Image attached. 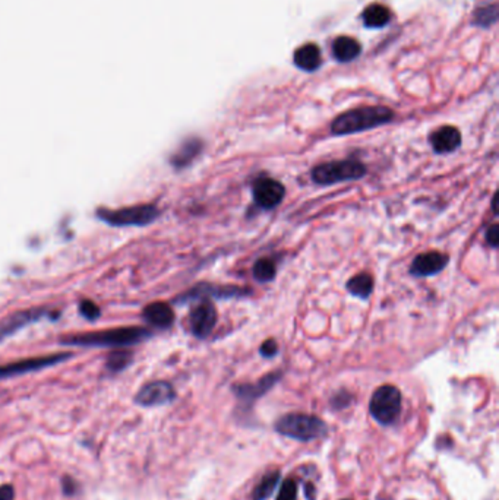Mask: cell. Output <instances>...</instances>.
Listing matches in <instances>:
<instances>
[{
  "label": "cell",
  "mask_w": 499,
  "mask_h": 500,
  "mask_svg": "<svg viewBox=\"0 0 499 500\" xmlns=\"http://www.w3.org/2000/svg\"><path fill=\"white\" fill-rule=\"evenodd\" d=\"M202 148H204V143L201 139L198 138L186 139L182 143V147L172 155L170 164L176 170H182L195 161V158L202 153Z\"/></svg>",
  "instance_id": "obj_16"
},
{
  "label": "cell",
  "mask_w": 499,
  "mask_h": 500,
  "mask_svg": "<svg viewBox=\"0 0 499 500\" xmlns=\"http://www.w3.org/2000/svg\"><path fill=\"white\" fill-rule=\"evenodd\" d=\"M296 499H298V483L293 480V478H288V480L283 483L276 500H296Z\"/></svg>",
  "instance_id": "obj_25"
},
{
  "label": "cell",
  "mask_w": 499,
  "mask_h": 500,
  "mask_svg": "<svg viewBox=\"0 0 499 500\" xmlns=\"http://www.w3.org/2000/svg\"><path fill=\"white\" fill-rule=\"evenodd\" d=\"M97 218L113 227H128V225H148L155 221L160 215L158 208L153 203H141L134 206H124L119 210H107L100 208L97 210Z\"/></svg>",
  "instance_id": "obj_5"
},
{
  "label": "cell",
  "mask_w": 499,
  "mask_h": 500,
  "mask_svg": "<svg viewBox=\"0 0 499 500\" xmlns=\"http://www.w3.org/2000/svg\"><path fill=\"white\" fill-rule=\"evenodd\" d=\"M281 373H269L266 376H264L261 381H258L257 383H247V385H237L233 388L235 393L237 395V398L242 401H247L252 403L257 398L262 397L264 393H266L269 389H271L278 381H280Z\"/></svg>",
  "instance_id": "obj_15"
},
{
  "label": "cell",
  "mask_w": 499,
  "mask_h": 500,
  "mask_svg": "<svg viewBox=\"0 0 499 500\" xmlns=\"http://www.w3.org/2000/svg\"><path fill=\"white\" fill-rule=\"evenodd\" d=\"M348 293L355 297H359L362 300L369 299L373 291V278L368 273L358 274L355 277H351L347 284H346Z\"/></svg>",
  "instance_id": "obj_20"
},
{
  "label": "cell",
  "mask_w": 499,
  "mask_h": 500,
  "mask_svg": "<svg viewBox=\"0 0 499 500\" xmlns=\"http://www.w3.org/2000/svg\"><path fill=\"white\" fill-rule=\"evenodd\" d=\"M217 310L210 300H201L189 314L191 332L199 340L211 335L217 325Z\"/></svg>",
  "instance_id": "obj_9"
},
{
  "label": "cell",
  "mask_w": 499,
  "mask_h": 500,
  "mask_svg": "<svg viewBox=\"0 0 499 500\" xmlns=\"http://www.w3.org/2000/svg\"><path fill=\"white\" fill-rule=\"evenodd\" d=\"M280 471H271L262 477V480L259 482V484L254 489L252 493V500H265L269 496H271L280 482Z\"/></svg>",
  "instance_id": "obj_22"
},
{
  "label": "cell",
  "mask_w": 499,
  "mask_h": 500,
  "mask_svg": "<svg viewBox=\"0 0 499 500\" xmlns=\"http://www.w3.org/2000/svg\"><path fill=\"white\" fill-rule=\"evenodd\" d=\"M45 316H50V311L45 309H30V310L16 311V314L11 315L9 318L0 322V341L12 335V333H15L18 329L24 328L33 322H38Z\"/></svg>",
  "instance_id": "obj_13"
},
{
  "label": "cell",
  "mask_w": 499,
  "mask_h": 500,
  "mask_svg": "<svg viewBox=\"0 0 499 500\" xmlns=\"http://www.w3.org/2000/svg\"><path fill=\"white\" fill-rule=\"evenodd\" d=\"M343 500H346V499H343Z\"/></svg>",
  "instance_id": "obj_31"
},
{
  "label": "cell",
  "mask_w": 499,
  "mask_h": 500,
  "mask_svg": "<svg viewBox=\"0 0 499 500\" xmlns=\"http://www.w3.org/2000/svg\"><path fill=\"white\" fill-rule=\"evenodd\" d=\"M286 196V187L276 179H259L254 184V201L262 210H274Z\"/></svg>",
  "instance_id": "obj_10"
},
{
  "label": "cell",
  "mask_w": 499,
  "mask_h": 500,
  "mask_svg": "<svg viewBox=\"0 0 499 500\" xmlns=\"http://www.w3.org/2000/svg\"><path fill=\"white\" fill-rule=\"evenodd\" d=\"M489 15H496V8L495 6H492L491 9H481L479 13H477V24H482V25L493 24L496 19L489 18Z\"/></svg>",
  "instance_id": "obj_28"
},
{
  "label": "cell",
  "mask_w": 499,
  "mask_h": 500,
  "mask_svg": "<svg viewBox=\"0 0 499 500\" xmlns=\"http://www.w3.org/2000/svg\"><path fill=\"white\" fill-rule=\"evenodd\" d=\"M151 332L141 326H123L107 331L78 333V335L65 337L61 340L68 345H84V347H128L135 345L145 338H148Z\"/></svg>",
  "instance_id": "obj_2"
},
{
  "label": "cell",
  "mask_w": 499,
  "mask_h": 500,
  "mask_svg": "<svg viewBox=\"0 0 499 500\" xmlns=\"http://www.w3.org/2000/svg\"><path fill=\"white\" fill-rule=\"evenodd\" d=\"M389 19H391L389 9L380 4H373L368 6L363 12L365 25L370 28H381L389 23Z\"/></svg>",
  "instance_id": "obj_21"
},
{
  "label": "cell",
  "mask_w": 499,
  "mask_h": 500,
  "mask_svg": "<svg viewBox=\"0 0 499 500\" xmlns=\"http://www.w3.org/2000/svg\"><path fill=\"white\" fill-rule=\"evenodd\" d=\"M79 311H81L82 316L90 319V321H94L100 316L98 306L91 300H81L79 302Z\"/></svg>",
  "instance_id": "obj_26"
},
{
  "label": "cell",
  "mask_w": 499,
  "mask_h": 500,
  "mask_svg": "<svg viewBox=\"0 0 499 500\" xmlns=\"http://www.w3.org/2000/svg\"><path fill=\"white\" fill-rule=\"evenodd\" d=\"M370 415L382 426L397 422L401 412V392L397 386L382 385L373 392L369 403Z\"/></svg>",
  "instance_id": "obj_6"
},
{
  "label": "cell",
  "mask_w": 499,
  "mask_h": 500,
  "mask_svg": "<svg viewBox=\"0 0 499 500\" xmlns=\"http://www.w3.org/2000/svg\"><path fill=\"white\" fill-rule=\"evenodd\" d=\"M252 273H254V277H255L257 281L269 282V281H273L276 278L277 268H276V263L271 259L261 258V259H258L255 262V265L252 268Z\"/></svg>",
  "instance_id": "obj_23"
},
{
  "label": "cell",
  "mask_w": 499,
  "mask_h": 500,
  "mask_svg": "<svg viewBox=\"0 0 499 500\" xmlns=\"http://www.w3.org/2000/svg\"><path fill=\"white\" fill-rule=\"evenodd\" d=\"M450 258L445 254L436 252V250H432V252H425L416 256L410 265V274L413 277H432L440 274L441 270L445 269V266L448 265Z\"/></svg>",
  "instance_id": "obj_12"
},
{
  "label": "cell",
  "mask_w": 499,
  "mask_h": 500,
  "mask_svg": "<svg viewBox=\"0 0 499 500\" xmlns=\"http://www.w3.org/2000/svg\"><path fill=\"white\" fill-rule=\"evenodd\" d=\"M360 53V44L351 37H339L332 44V54L339 61H350Z\"/></svg>",
  "instance_id": "obj_19"
},
{
  "label": "cell",
  "mask_w": 499,
  "mask_h": 500,
  "mask_svg": "<svg viewBox=\"0 0 499 500\" xmlns=\"http://www.w3.org/2000/svg\"><path fill=\"white\" fill-rule=\"evenodd\" d=\"M252 291L249 288H240L236 285H214V284H198L188 293L177 299L180 303L194 300H210V299H239L249 296Z\"/></svg>",
  "instance_id": "obj_7"
},
{
  "label": "cell",
  "mask_w": 499,
  "mask_h": 500,
  "mask_svg": "<svg viewBox=\"0 0 499 500\" xmlns=\"http://www.w3.org/2000/svg\"><path fill=\"white\" fill-rule=\"evenodd\" d=\"M429 142L436 154H451L460 148L462 133L454 126H442L432 132Z\"/></svg>",
  "instance_id": "obj_14"
},
{
  "label": "cell",
  "mask_w": 499,
  "mask_h": 500,
  "mask_svg": "<svg viewBox=\"0 0 499 500\" xmlns=\"http://www.w3.org/2000/svg\"><path fill=\"white\" fill-rule=\"evenodd\" d=\"M295 64L303 71H315L321 65V52L317 44H305L295 53Z\"/></svg>",
  "instance_id": "obj_18"
},
{
  "label": "cell",
  "mask_w": 499,
  "mask_h": 500,
  "mask_svg": "<svg viewBox=\"0 0 499 500\" xmlns=\"http://www.w3.org/2000/svg\"><path fill=\"white\" fill-rule=\"evenodd\" d=\"M392 119L394 113L388 107L372 106L353 109L334 119V121L331 123V133L337 136L360 133L382 126Z\"/></svg>",
  "instance_id": "obj_1"
},
{
  "label": "cell",
  "mask_w": 499,
  "mask_h": 500,
  "mask_svg": "<svg viewBox=\"0 0 499 500\" xmlns=\"http://www.w3.org/2000/svg\"><path fill=\"white\" fill-rule=\"evenodd\" d=\"M259 352H261L262 357L271 359L278 352V345H277V343L274 340H266V341L262 343V345L259 348Z\"/></svg>",
  "instance_id": "obj_27"
},
{
  "label": "cell",
  "mask_w": 499,
  "mask_h": 500,
  "mask_svg": "<svg viewBox=\"0 0 499 500\" xmlns=\"http://www.w3.org/2000/svg\"><path fill=\"white\" fill-rule=\"evenodd\" d=\"M69 356L71 354H50V356L31 357V359H24V360H18L13 363L4 364V366H0V379H8L12 376H19V374L31 373L35 370H41V369L54 366L60 362L69 359Z\"/></svg>",
  "instance_id": "obj_8"
},
{
  "label": "cell",
  "mask_w": 499,
  "mask_h": 500,
  "mask_svg": "<svg viewBox=\"0 0 499 500\" xmlns=\"http://www.w3.org/2000/svg\"><path fill=\"white\" fill-rule=\"evenodd\" d=\"M366 174H368L366 165L356 158L322 162L318 164L310 173L312 180L321 186L355 181L363 179Z\"/></svg>",
  "instance_id": "obj_4"
},
{
  "label": "cell",
  "mask_w": 499,
  "mask_h": 500,
  "mask_svg": "<svg viewBox=\"0 0 499 500\" xmlns=\"http://www.w3.org/2000/svg\"><path fill=\"white\" fill-rule=\"evenodd\" d=\"M131 363V354L124 350L113 351L107 360V367L112 371H120Z\"/></svg>",
  "instance_id": "obj_24"
},
{
  "label": "cell",
  "mask_w": 499,
  "mask_h": 500,
  "mask_svg": "<svg viewBox=\"0 0 499 500\" xmlns=\"http://www.w3.org/2000/svg\"><path fill=\"white\" fill-rule=\"evenodd\" d=\"M277 433L299 442H310L327 436L328 426L319 417L302 412L286 414L276 422Z\"/></svg>",
  "instance_id": "obj_3"
},
{
  "label": "cell",
  "mask_w": 499,
  "mask_h": 500,
  "mask_svg": "<svg viewBox=\"0 0 499 500\" xmlns=\"http://www.w3.org/2000/svg\"><path fill=\"white\" fill-rule=\"evenodd\" d=\"M486 242L488 244H491L492 247H498V243H499V228L498 225H492L491 228H488V232H486Z\"/></svg>",
  "instance_id": "obj_29"
},
{
  "label": "cell",
  "mask_w": 499,
  "mask_h": 500,
  "mask_svg": "<svg viewBox=\"0 0 499 500\" xmlns=\"http://www.w3.org/2000/svg\"><path fill=\"white\" fill-rule=\"evenodd\" d=\"M15 492L12 486H0V500H13Z\"/></svg>",
  "instance_id": "obj_30"
},
{
  "label": "cell",
  "mask_w": 499,
  "mask_h": 500,
  "mask_svg": "<svg viewBox=\"0 0 499 500\" xmlns=\"http://www.w3.org/2000/svg\"><path fill=\"white\" fill-rule=\"evenodd\" d=\"M176 398L175 388L165 381L150 382L139 389L135 401L142 407H158L170 404Z\"/></svg>",
  "instance_id": "obj_11"
},
{
  "label": "cell",
  "mask_w": 499,
  "mask_h": 500,
  "mask_svg": "<svg viewBox=\"0 0 499 500\" xmlns=\"http://www.w3.org/2000/svg\"><path fill=\"white\" fill-rule=\"evenodd\" d=\"M143 318L157 328H170L175 322V311L168 303L155 302L143 309Z\"/></svg>",
  "instance_id": "obj_17"
}]
</instances>
